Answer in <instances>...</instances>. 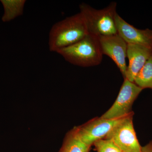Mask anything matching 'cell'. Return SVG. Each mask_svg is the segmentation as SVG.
<instances>
[{
	"mask_svg": "<svg viewBox=\"0 0 152 152\" xmlns=\"http://www.w3.org/2000/svg\"><path fill=\"white\" fill-rule=\"evenodd\" d=\"M84 19L80 13L56 23L49 34L50 51H57L77 42L88 34Z\"/></svg>",
	"mask_w": 152,
	"mask_h": 152,
	"instance_id": "obj_1",
	"label": "cell"
},
{
	"mask_svg": "<svg viewBox=\"0 0 152 152\" xmlns=\"http://www.w3.org/2000/svg\"><path fill=\"white\" fill-rule=\"evenodd\" d=\"M71 64L88 67L99 65L102 63L103 54L99 37L88 34L77 42L57 51Z\"/></svg>",
	"mask_w": 152,
	"mask_h": 152,
	"instance_id": "obj_2",
	"label": "cell"
},
{
	"mask_svg": "<svg viewBox=\"0 0 152 152\" xmlns=\"http://www.w3.org/2000/svg\"><path fill=\"white\" fill-rule=\"evenodd\" d=\"M116 7L115 2L99 10L85 3L80 5V13L84 19L88 34L98 37L118 34L115 23Z\"/></svg>",
	"mask_w": 152,
	"mask_h": 152,
	"instance_id": "obj_3",
	"label": "cell"
},
{
	"mask_svg": "<svg viewBox=\"0 0 152 152\" xmlns=\"http://www.w3.org/2000/svg\"><path fill=\"white\" fill-rule=\"evenodd\" d=\"M116 119L104 118L102 117L91 120L84 124L74 128L77 134L85 143L91 147L99 140L104 139L117 125L132 113Z\"/></svg>",
	"mask_w": 152,
	"mask_h": 152,
	"instance_id": "obj_4",
	"label": "cell"
},
{
	"mask_svg": "<svg viewBox=\"0 0 152 152\" xmlns=\"http://www.w3.org/2000/svg\"><path fill=\"white\" fill-rule=\"evenodd\" d=\"M143 90L134 83L124 79L116 99L102 118L112 119L130 114L134 102Z\"/></svg>",
	"mask_w": 152,
	"mask_h": 152,
	"instance_id": "obj_5",
	"label": "cell"
},
{
	"mask_svg": "<svg viewBox=\"0 0 152 152\" xmlns=\"http://www.w3.org/2000/svg\"><path fill=\"white\" fill-rule=\"evenodd\" d=\"M134 113L113 129L104 139L113 142L123 152H142L133 123Z\"/></svg>",
	"mask_w": 152,
	"mask_h": 152,
	"instance_id": "obj_6",
	"label": "cell"
},
{
	"mask_svg": "<svg viewBox=\"0 0 152 152\" xmlns=\"http://www.w3.org/2000/svg\"><path fill=\"white\" fill-rule=\"evenodd\" d=\"M99 39L103 55H107L113 61L125 79L127 69L126 58L128 44L118 34L100 36Z\"/></svg>",
	"mask_w": 152,
	"mask_h": 152,
	"instance_id": "obj_7",
	"label": "cell"
},
{
	"mask_svg": "<svg viewBox=\"0 0 152 152\" xmlns=\"http://www.w3.org/2000/svg\"><path fill=\"white\" fill-rule=\"evenodd\" d=\"M115 23L118 34L128 44L140 45L152 50V30L137 28L117 13Z\"/></svg>",
	"mask_w": 152,
	"mask_h": 152,
	"instance_id": "obj_8",
	"label": "cell"
},
{
	"mask_svg": "<svg viewBox=\"0 0 152 152\" xmlns=\"http://www.w3.org/2000/svg\"><path fill=\"white\" fill-rule=\"evenodd\" d=\"M152 54V50L146 47L128 44L127 57L129 60L125 79L134 83L135 79L145 63Z\"/></svg>",
	"mask_w": 152,
	"mask_h": 152,
	"instance_id": "obj_9",
	"label": "cell"
},
{
	"mask_svg": "<svg viewBox=\"0 0 152 152\" xmlns=\"http://www.w3.org/2000/svg\"><path fill=\"white\" fill-rule=\"evenodd\" d=\"M90 148L80 139L73 129L66 135L58 152H89Z\"/></svg>",
	"mask_w": 152,
	"mask_h": 152,
	"instance_id": "obj_10",
	"label": "cell"
},
{
	"mask_svg": "<svg viewBox=\"0 0 152 152\" xmlns=\"http://www.w3.org/2000/svg\"><path fill=\"white\" fill-rule=\"evenodd\" d=\"M26 1L25 0H1L4 11L2 18L3 21H10L22 15Z\"/></svg>",
	"mask_w": 152,
	"mask_h": 152,
	"instance_id": "obj_11",
	"label": "cell"
},
{
	"mask_svg": "<svg viewBox=\"0 0 152 152\" xmlns=\"http://www.w3.org/2000/svg\"><path fill=\"white\" fill-rule=\"evenodd\" d=\"M134 83L143 89H152V54L136 76Z\"/></svg>",
	"mask_w": 152,
	"mask_h": 152,
	"instance_id": "obj_12",
	"label": "cell"
},
{
	"mask_svg": "<svg viewBox=\"0 0 152 152\" xmlns=\"http://www.w3.org/2000/svg\"><path fill=\"white\" fill-rule=\"evenodd\" d=\"M97 152H123L113 142L108 139L99 140L94 144Z\"/></svg>",
	"mask_w": 152,
	"mask_h": 152,
	"instance_id": "obj_13",
	"label": "cell"
},
{
	"mask_svg": "<svg viewBox=\"0 0 152 152\" xmlns=\"http://www.w3.org/2000/svg\"><path fill=\"white\" fill-rule=\"evenodd\" d=\"M142 152H152V141L143 147H142Z\"/></svg>",
	"mask_w": 152,
	"mask_h": 152,
	"instance_id": "obj_14",
	"label": "cell"
}]
</instances>
